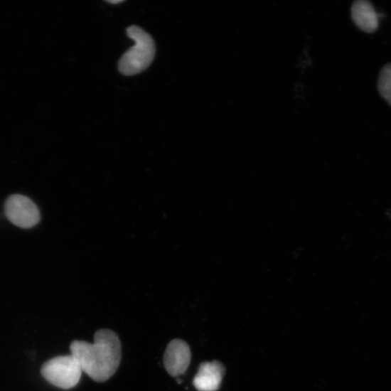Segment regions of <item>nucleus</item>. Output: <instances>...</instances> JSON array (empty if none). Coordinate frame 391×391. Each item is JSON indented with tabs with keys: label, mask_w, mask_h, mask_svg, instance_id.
Masks as SVG:
<instances>
[{
	"label": "nucleus",
	"mask_w": 391,
	"mask_h": 391,
	"mask_svg": "<svg viewBox=\"0 0 391 391\" xmlns=\"http://www.w3.org/2000/svg\"><path fill=\"white\" fill-rule=\"evenodd\" d=\"M82 373L80 365L71 355L53 358L42 368V374L49 382L65 390L76 386Z\"/></svg>",
	"instance_id": "7ed1b4c3"
},
{
	"label": "nucleus",
	"mask_w": 391,
	"mask_h": 391,
	"mask_svg": "<svg viewBox=\"0 0 391 391\" xmlns=\"http://www.w3.org/2000/svg\"><path fill=\"white\" fill-rule=\"evenodd\" d=\"M107 2L112 4H119L123 3L124 0H114V1L113 0H109V1Z\"/></svg>",
	"instance_id": "1a4fd4ad"
},
{
	"label": "nucleus",
	"mask_w": 391,
	"mask_h": 391,
	"mask_svg": "<svg viewBox=\"0 0 391 391\" xmlns=\"http://www.w3.org/2000/svg\"><path fill=\"white\" fill-rule=\"evenodd\" d=\"M127 34L135 45L122 58L119 68L125 75H134L150 65L154 58L156 48L151 36L139 26L128 28Z\"/></svg>",
	"instance_id": "f03ea898"
},
{
	"label": "nucleus",
	"mask_w": 391,
	"mask_h": 391,
	"mask_svg": "<svg viewBox=\"0 0 391 391\" xmlns=\"http://www.w3.org/2000/svg\"><path fill=\"white\" fill-rule=\"evenodd\" d=\"M5 211L9 220L18 227L30 228L41 220L37 206L25 196H11L6 203Z\"/></svg>",
	"instance_id": "20e7f679"
},
{
	"label": "nucleus",
	"mask_w": 391,
	"mask_h": 391,
	"mask_svg": "<svg viewBox=\"0 0 391 391\" xmlns=\"http://www.w3.org/2000/svg\"><path fill=\"white\" fill-rule=\"evenodd\" d=\"M377 87L382 98L391 105V63L385 65L382 69Z\"/></svg>",
	"instance_id": "6e6552de"
},
{
	"label": "nucleus",
	"mask_w": 391,
	"mask_h": 391,
	"mask_svg": "<svg viewBox=\"0 0 391 391\" xmlns=\"http://www.w3.org/2000/svg\"><path fill=\"white\" fill-rule=\"evenodd\" d=\"M351 18L361 30L367 33H373L377 29V14L373 4L367 0H358L352 5Z\"/></svg>",
	"instance_id": "0eeeda50"
},
{
	"label": "nucleus",
	"mask_w": 391,
	"mask_h": 391,
	"mask_svg": "<svg viewBox=\"0 0 391 391\" xmlns=\"http://www.w3.org/2000/svg\"><path fill=\"white\" fill-rule=\"evenodd\" d=\"M191 360L190 347L181 339H174L168 345L164 355V366L169 375L179 377L188 370Z\"/></svg>",
	"instance_id": "39448f33"
},
{
	"label": "nucleus",
	"mask_w": 391,
	"mask_h": 391,
	"mask_svg": "<svg viewBox=\"0 0 391 391\" xmlns=\"http://www.w3.org/2000/svg\"><path fill=\"white\" fill-rule=\"evenodd\" d=\"M224 375L225 368L220 363H204L200 365L193 383L199 391H217Z\"/></svg>",
	"instance_id": "423d86ee"
},
{
	"label": "nucleus",
	"mask_w": 391,
	"mask_h": 391,
	"mask_svg": "<svg viewBox=\"0 0 391 391\" xmlns=\"http://www.w3.org/2000/svg\"><path fill=\"white\" fill-rule=\"evenodd\" d=\"M71 355L83 373L92 380L103 382L119 369L122 360V343L112 331L100 329L94 336V343L75 341L70 346Z\"/></svg>",
	"instance_id": "f257e3e1"
}]
</instances>
